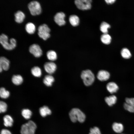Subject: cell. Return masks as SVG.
Segmentation results:
<instances>
[{
    "mask_svg": "<svg viewBox=\"0 0 134 134\" xmlns=\"http://www.w3.org/2000/svg\"><path fill=\"white\" fill-rule=\"evenodd\" d=\"M69 116L71 121L73 123L78 122L83 123L86 119L85 113L80 109L77 108L72 109L69 113Z\"/></svg>",
    "mask_w": 134,
    "mask_h": 134,
    "instance_id": "obj_1",
    "label": "cell"
},
{
    "mask_svg": "<svg viewBox=\"0 0 134 134\" xmlns=\"http://www.w3.org/2000/svg\"><path fill=\"white\" fill-rule=\"evenodd\" d=\"M36 128L35 123L30 120L22 125L20 133L21 134H35Z\"/></svg>",
    "mask_w": 134,
    "mask_h": 134,
    "instance_id": "obj_2",
    "label": "cell"
},
{
    "mask_svg": "<svg viewBox=\"0 0 134 134\" xmlns=\"http://www.w3.org/2000/svg\"><path fill=\"white\" fill-rule=\"evenodd\" d=\"M10 42L9 43L7 36L3 34H2L0 36V42L3 47L5 49L11 50L14 49L16 46V41L14 38L10 39Z\"/></svg>",
    "mask_w": 134,
    "mask_h": 134,
    "instance_id": "obj_3",
    "label": "cell"
},
{
    "mask_svg": "<svg viewBox=\"0 0 134 134\" xmlns=\"http://www.w3.org/2000/svg\"><path fill=\"white\" fill-rule=\"evenodd\" d=\"M81 76L84 84L86 86L91 85L94 81V75L92 71L89 70L83 71Z\"/></svg>",
    "mask_w": 134,
    "mask_h": 134,
    "instance_id": "obj_4",
    "label": "cell"
},
{
    "mask_svg": "<svg viewBox=\"0 0 134 134\" xmlns=\"http://www.w3.org/2000/svg\"><path fill=\"white\" fill-rule=\"evenodd\" d=\"M39 36L44 40H46L50 36V29L47 24H43L39 26L38 29Z\"/></svg>",
    "mask_w": 134,
    "mask_h": 134,
    "instance_id": "obj_5",
    "label": "cell"
},
{
    "mask_svg": "<svg viewBox=\"0 0 134 134\" xmlns=\"http://www.w3.org/2000/svg\"><path fill=\"white\" fill-rule=\"evenodd\" d=\"M28 7L31 14L33 15L40 14L41 10L39 2L36 0L31 1L28 4Z\"/></svg>",
    "mask_w": 134,
    "mask_h": 134,
    "instance_id": "obj_6",
    "label": "cell"
},
{
    "mask_svg": "<svg viewBox=\"0 0 134 134\" xmlns=\"http://www.w3.org/2000/svg\"><path fill=\"white\" fill-rule=\"evenodd\" d=\"M92 1L91 0H76L74 2L78 9L84 10L91 9Z\"/></svg>",
    "mask_w": 134,
    "mask_h": 134,
    "instance_id": "obj_7",
    "label": "cell"
},
{
    "mask_svg": "<svg viewBox=\"0 0 134 134\" xmlns=\"http://www.w3.org/2000/svg\"><path fill=\"white\" fill-rule=\"evenodd\" d=\"M30 52L35 57H39L42 54V51L39 46L37 44H33L29 47Z\"/></svg>",
    "mask_w": 134,
    "mask_h": 134,
    "instance_id": "obj_8",
    "label": "cell"
},
{
    "mask_svg": "<svg viewBox=\"0 0 134 134\" xmlns=\"http://www.w3.org/2000/svg\"><path fill=\"white\" fill-rule=\"evenodd\" d=\"M65 15L64 13L62 12H58L54 16V20L60 26L63 25L66 23L65 20Z\"/></svg>",
    "mask_w": 134,
    "mask_h": 134,
    "instance_id": "obj_9",
    "label": "cell"
},
{
    "mask_svg": "<svg viewBox=\"0 0 134 134\" xmlns=\"http://www.w3.org/2000/svg\"><path fill=\"white\" fill-rule=\"evenodd\" d=\"M44 67L45 71L49 74L54 73L57 68L56 64L52 62L46 63L44 65Z\"/></svg>",
    "mask_w": 134,
    "mask_h": 134,
    "instance_id": "obj_10",
    "label": "cell"
},
{
    "mask_svg": "<svg viewBox=\"0 0 134 134\" xmlns=\"http://www.w3.org/2000/svg\"><path fill=\"white\" fill-rule=\"evenodd\" d=\"M10 62L8 59L4 57H1L0 58V71L3 70H7L9 67Z\"/></svg>",
    "mask_w": 134,
    "mask_h": 134,
    "instance_id": "obj_11",
    "label": "cell"
},
{
    "mask_svg": "<svg viewBox=\"0 0 134 134\" xmlns=\"http://www.w3.org/2000/svg\"><path fill=\"white\" fill-rule=\"evenodd\" d=\"M110 76V74L108 71L104 70H100L98 73L97 77L101 81H106L109 79Z\"/></svg>",
    "mask_w": 134,
    "mask_h": 134,
    "instance_id": "obj_12",
    "label": "cell"
},
{
    "mask_svg": "<svg viewBox=\"0 0 134 134\" xmlns=\"http://www.w3.org/2000/svg\"><path fill=\"white\" fill-rule=\"evenodd\" d=\"M108 91L111 94H113L117 92L119 89V87L115 82H111L108 83L106 86Z\"/></svg>",
    "mask_w": 134,
    "mask_h": 134,
    "instance_id": "obj_13",
    "label": "cell"
},
{
    "mask_svg": "<svg viewBox=\"0 0 134 134\" xmlns=\"http://www.w3.org/2000/svg\"><path fill=\"white\" fill-rule=\"evenodd\" d=\"M39 112L41 116L43 117L50 115L52 113L51 110L48 106L46 105L40 107L39 109Z\"/></svg>",
    "mask_w": 134,
    "mask_h": 134,
    "instance_id": "obj_14",
    "label": "cell"
},
{
    "mask_svg": "<svg viewBox=\"0 0 134 134\" xmlns=\"http://www.w3.org/2000/svg\"><path fill=\"white\" fill-rule=\"evenodd\" d=\"M3 125L5 127H10L12 126L14 120L10 115L7 114L4 115L3 117Z\"/></svg>",
    "mask_w": 134,
    "mask_h": 134,
    "instance_id": "obj_15",
    "label": "cell"
},
{
    "mask_svg": "<svg viewBox=\"0 0 134 134\" xmlns=\"http://www.w3.org/2000/svg\"><path fill=\"white\" fill-rule=\"evenodd\" d=\"M104 100L106 103L109 106H111L116 103L117 99L115 96L112 95L106 97Z\"/></svg>",
    "mask_w": 134,
    "mask_h": 134,
    "instance_id": "obj_16",
    "label": "cell"
},
{
    "mask_svg": "<svg viewBox=\"0 0 134 134\" xmlns=\"http://www.w3.org/2000/svg\"><path fill=\"white\" fill-rule=\"evenodd\" d=\"M112 128L113 131L117 133H122L124 129V126L122 124L116 122H115L113 124Z\"/></svg>",
    "mask_w": 134,
    "mask_h": 134,
    "instance_id": "obj_17",
    "label": "cell"
},
{
    "mask_svg": "<svg viewBox=\"0 0 134 134\" xmlns=\"http://www.w3.org/2000/svg\"><path fill=\"white\" fill-rule=\"evenodd\" d=\"M15 20L18 23H21L25 17V15L23 12L20 10L17 11L14 13Z\"/></svg>",
    "mask_w": 134,
    "mask_h": 134,
    "instance_id": "obj_18",
    "label": "cell"
},
{
    "mask_svg": "<svg viewBox=\"0 0 134 134\" xmlns=\"http://www.w3.org/2000/svg\"><path fill=\"white\" fill-rule=\"evenodd\" d=\"M54 81V77L50 74L46 75L43 80L44 84L48 87L51 86Z\"/></svg>",
    "mask_w": 134,
    "mask_h": 134,
    "instance_id": "obj_19",
    "label": "cell"
},
{
    "mask_svg": "<svg viewBox=\"0 0 134 134\" xmlns=\"http://www.w3.org/2000/svg\"><path fill=\"white\" fill-rule=\"evenodd\" d=\"M12 81L15 85H18L22 83L23 81V78L20 75H14L12 77Z\"/></svg>",
    "mask_w": 134,
    "mask_h": 134,
    "instance_id": "obj_20",
    "label": "cell"
},
{
    "mask_svg": "<svg viewBox=\"0 0 134 134\" xmlns=\"http://www.w3.org/2000/svg\"><path fill=\"white\" fill-rule=\"evenodd\" d=\"M21 114L22 117L25 119L28 120L31 118L32 113L30 109L28 108H24L22 110Z\"/></svg>",
    "mask_w": 134,
    "mask_h": 134,
    "instance_id": "obj_21",
    "label": "cell"
},
{
    "mask_svg": "<svg viewBox=\"0 0 134 134\" xmlns=\"http://www.w3.org/2000/svg\"><path fill=\"white\" fill-rule=\"evenodd\" d=\"M69 21L70 24L73 26H78L79 22V17L75 15H70L69 17Z\"/></svg>",
    "mask_w": 134,
    "mask_h": 134,
    "instance_id": "obj_22",
    "label": "cell"
},
{
    "mask_svg": "<svg viewBox=\"0 0 134 134\" xmlns=\"http://www.w3.org/2000/svg\"><path fill=\"white\" fill-rule=\"evenodd\" d=\"M25 29L28 33L29 34H32L34 32L35 28L33 23L31 22H29L26 24Z\"/></svg>",
    "mask_w": 134,
    "mask_h": 134,
    "instance_id": "obj_23",
    "label": "cell"
},
{
    "mask_svg": "<svg viewBox=\"0 0 134 134\" xmlns=\"http://www.w3.org/2000/svg\"><path fill=\"white\" fill-rule=\"evenodd\" d=\"M100 39L103 43L106 44H108L111 42V38L108 34H104L101 35Z\"/></svg>",
    "mask_w": 134,
    "mask_h": 134,
    "instance_id": "obj_24",
    "label": "cell"
},
{
    "mask_svg": "<svg viewBox=\"0 0 134 134\" xmlns=\"http://www.w3.org/2000/svg\"><path fill=\"white\" fill-rule=\"evenodd\" d=\"M31 72L32 75L36 77H40L42 75V71L40 68L37 66L33 67L31 69Z\"/></svg>",
    "mask_w": 134,
    "mask_h": 134,
    "instance_id": "obj_25",
    "label": "cell"
},
{
    "mask_svg": "<svg viewBox=\"0 0 134 134\" xmlns=\"http://www.w3.org/2000/svg\"><path fill=\"white\" fill-rule=\"evenodd\" d=\"M47 58L50 60L53 61L56 60L57 58V55L56 52L53 50H49L46 53Z\"/></svg>",
    "mask_w": 134,
    "mask_h": 134,
    "instance_id": "obj_26",
    "label": "cell"
},
{
    "mask_svg": "<svg viewBox=\"0 0 134 134\" xmlns=\"http://www.w3.org/2000/svg\"><path fill=\"white\" fill-rule=\"evenodd\" d=\"M121 54L122 57L125 59H129L132 56L130 51L126 48H124L122 49Z\"/></svg>",
    "mask_w": 134,
    "mask_h": 134,
    "instance_id": "obj_27",
    "label": "cell"
},
{
    "mask_svg": "<svg viewBox=\"0 0 134 134\" xmlns=\"http://www.w3.org/2000/svg\"><path fill=\"white\" fill-rule=\"evenodd\" d=\"M110 27V25L107 23L103 22L100 26V30L104 34L107 33L108 32V29Z\"/></svg>",
    "mask_w": 134,
    "mask_h": 134,
    "instance_id": "obj_28",
    "label": "cell"
},
{
    "mask_svg": "<svg viewBox=\"0 0 134 134\" xmlns=\"http://www.w3.org/2000/svg\"><path fill=\"white\" fill-rule=\"evenodd\" d=\"M10 92L4 87H1L0 89V96L2 99H6L9 97Z\"/></svg>",
    "mask_w": 134,
    "mask_h": 134,
    "instance_id": "obj_29",
    "label": "cell"
},
{
    "mask_svg": "<svg viewBox=\"0 0 134 134\" xmlns=\"http://www.w3.org/2000/svg\"><path fill=\"white\" fill-rule=\"evenodd\" d=\"M125 109L131 113H134V105L130 104L125 102L123 104Z\"/></svg>",
    "mask_w": 134,
    "mask_h": 134,
    "instance_id": "obj_30",
    "label": "cell"
},
{
    "mask_svg": "<svg viewBox=\"0 0 134 134\" xmlns=\"http://www.w3.org/2000/svg\"><path fill=\"white\" fill-rule=\"evenodd\" d=\"M7 105L6 103L3 101H0V112L4 113L7 111Z\"/></svg>",
    "mask_w": 134,
    "mask_h": 134,
    "instance_id": "obj_31",
    "label": "cell"
},
{
    "mask_svg": "<svg viewBox=\"0 0 134 134\" xmlns=\"http://www.w3.org/2000/svg\"><path fill=\"white\" fill-rule=\"evenodd\" d=\"M89 134H101L100 129L98 127H94L90 129Z\"/></svg>",
    "mask_w": 134,
    "mask_h": 134,
    "instance_id": "obj_32",
    "label": "cell"
},
{
    "mask_svg": "<svg viewBox=\"0 0 134 134\" xmlns=\"http://www.w3.org/2000/svg\"><path fill=\"white\" fill-rule=\"evenodd\" d=\"M126 102L127 104L134 105V98H126L125 99Z\"/></svg>",
    "mask_w": 134,
    "mask_h": 134,
    "instance_id": "obj_33",
    "label": "cell"
},
{
    "mask_svg": "<svg viewBox=\"0 0 134 134\" xmlns=\"http://www.w3.org/2000/svg\"><path fill=\"white\" fill-rule=\"evenodd\" d=\"M0 134H12L9 130L5 129H2L1 131Z\"/></svg>",
    "mask_w": 134,
    "mask_h": 134,
    "instance_id": "obj_34",
    "label": "cell"
},
{
    "mask_svg": "<svg viewBox=\"0 0 134 134\" xmlns=\"http://www.w3.org/2000/svg\"><path fill=\"white\" fill-rule=\"evenodd\" d=\"M106 2L108 4H112L115 1V0H105Z\"/></svg>",
    "mask_w": 134,
    "mask_h": 134,
    "instance_id": "obj_35",
    "label": "cell"
},
{
    "mask_svg": "<svg viewBox=\"0 0 134 134\" xmlns=\"http://www.w3.org/2000/svg\"></svg>",
    "mask_w": 134,
    "mask_h": 134,
    "instance_id": "obj_36",
    "label": "cell"
}]
</instances>
